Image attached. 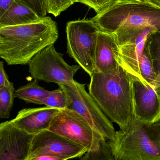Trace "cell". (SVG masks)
<instances>
[{
    "mask_svg": "<svg viewBox=\"0 0 160 160\" xmlns=\"http://www.w3.org/2000/svg\"><path fill=\"white\" fill-rule=\"evenodd\" d=\"M154 86L156 91L160 95V74L156 78L154 82Z\"/></svg>",
    "mask_w": 160,
    "mask_h": 160,
    "instance_id": "4316f807",
    "label": "cell"
},
{
    "mask_svg": "<svg viewBox=\"0 0 160 160\" xmlns=\"http://www.w3.org/2000/svg\"><path fill=\"white\" fill-rule=\"evenodd\" d=\"M42 18L23 1L14 0L9 8L0 16V28L34 23Z\"/></svg>",
    "mask_w": 160,
    "mask_h": 160,
    "instance_id": "9a60e30c",
    "label": "cell"
},
{
    "mask_svg": "<svg viewBox=\"0 0 160 160\" xmlns=\"http://www.w3.org/2000/svg\"><path fill=\"white\" fill-rule=\"evenodd\" d=\"M27 4L40 18L46 17L47 11V0H21Z\"/></svg>",
    "mask_w": 160,
    "mask_h": 160,
    "instance_id": "603a6c76",
    "label": "cell"
},
{
    "mask_svg": "<svg viewBox=\"0 0 160 160\" xmlns=\"http://www.w3.org/2000/svg\"><path fill=\"white\" fill-rule=\"evenodd\" d=\"M74 3L73 0H47V11L57 17Z\"/></svg>",
    "mask_w": 160,
    "mask_h": 160,
    "instance_id": "44dd1931",
    "label": "cell"
},
{
    "mask_svg": "<svg viewBox=\"0 0 160 160\" xmlns=\"http://www.w3.org/2000/svg\"><path fill=\"white\" fill-rule=\"evenodd\" d=\"M62 53L56 51L54 45L42 50L28 63L29 73L34 79L54 82L76 88L74 75L80 68L70 65L63 58Z\"/></svg>",
    "mask_w": 160,
    "mask_h": 160,
    "instance_id": "8992f818",
    "label": "cell"
},
{
    "mask_svg": "<svg viewBox=\"0 0 160 160\" xmlns=\"http://www.w3.org/2000/svg\"><path fill=\"white\" fill-rule=\"evenodd\" d=\"M135 1H140V2H147V0H135Z\"/></svg>",
    "mask_w": 160,
    "mask_h": 160,
    "instance_id": "f546056e",
    "label": "cell"
},
{
    "mask_svg": "<svg viewBox=\"0 0 160 160\" xmlns=\"http://www.w3.org/2000/svg\"><path fill=\"white\" fill-rule=\"evenodd\" d=\"M50 91L39 86L38 80L34 79L15 90V97L27 103L43 105V102Z\"/></svg>",
    "mask_w": 160,
    "mask_h": 160,
    "instance_id": "2e32d148",
    "label": "cell"
},
{
    "mask_svg": "<svg viewBox=\"0 0 160 160\" xmlns=\"http://www.w3.org/2000/svg\"><path fill=\"white\" fill-rule=\"evenodd\" d=\"M87 149L49 130L34 135L28 160L42 156L67 159L80 158Z\"/></svg>",
    "mask_w": 160,
    "mask_h": 160,
    "instance_id": "30bf717a",
    "label": "cell"
},
{
    "mask_svg": "<svg viewBox=\"0 0 160 160\" xmlns=\"http://www.w3.org/2000/svg\"><path fill=\"white\" fill-rule=\"evenodd\" d=\"M115 0H73L74 3L80 2L94 9L97 14L108 7Z\"/></svg>",
    "mask_w": 160,
    "mask_h": 160,
    "instance_id": "7402d4cb",
    "label": "cell"
},
{
    "mask_svg": "<svg viewBox=\"0 0 160 160\" xmlns=\"http://www.w3.org/2000/svg\"><path fill=\"white\" fill-rule=\"evenodd\" d=\"M8 78L6 73L4 67V62L3 61L0 62V88H2L8 82Z\"/></svg>",
    "mask_w": 160,
    "mask_h": 160,
    "instance_id": "cb8c5ba5",
    "label": "cell"
},
{
    "mask_svg": "<svg viewBox=\"0 0 160 160\" xmlns=\"http://www.w3.org/2000/svg\"><path fill=\"white\" fill-rule=\"evenodd\" d=\"M147 2L160 8V0H147Z\"/></svg>",
    "mask_w": 160,
    "mask_h": 160,
    "instance_id": "83f0119b",
    "label": "cell"
},
{
    "mask_svg": "<svg viewBox=\"0 0 160 160\" xmlns=\"http://www.w3.org/2000/svg\"><path fill=\"white\" fill-rule=\"evenodd\" d=\"M28 160H69L67 159L58 158L50 156H42L36 158H33Z\"/></svg>",
    "mask_w": 160,
    "mask_h": 160,
    "instance_id": "484cf974",
    "label": "cell"
},
{
    "mask_svg": "<svg viewBox=\"0 0 160 160\" xmlns=\"http://www.w3.org/2000/svg\"><path fill=\"white\" fill-rule=\"evenodd\" d=\"M90 78L87 85L90 95L120 129L126 128L134 117L130 75L119 66L108 72L95 71Z\"/></svg>",
    "mask_w": 160,
    "mask_h": 160,
    "instance_id": "7a4b0ae2",
    "label": "cell"
},
{
    "mask_svg": "<svg viewBox=\"0 0 160 160\" xmlns=\"http://www.w3.org/2000/svg\"><path fill=\"white\" fill-rule=\"evenodd\" d=\"M99 32L91 19L71 21L66 27L67 52L90 77L95 70Z\"/></svg>",
    "mask_w": 160,
    "mask_h": 160,
    "instance_id": "5b68a950",
    "label": "cell"
},
{
    "mask_svg": "<svg viewBox=\"0 0 160 160\" xmlns=\"http://www.w3.org/2000/svg\"><path fill=\"white\" fill-rule=\"evenodd\" d=\"M145 48L150 57L157 78L160 74V32L155 31L147 36Z\"/></svg>",
    "mask_w": 160,
    "mask_h": 160,
    "instance_id": "e0dca14e",
    "label": "cell"
},
{
    "mask_svg": "<svg viewBox=\"0 0 160 160\" xmlns=\"http://www.w3.org/2000/svg\"><path fill=\"white\" fill-rule=\"evenodd\" d=\"M117 49L113 34L99 31L95 54V71L108 72L119 66L116 59Z\"/></svg>",
    "mask_w": 160,
    "mask_h": 160,
    "instance_id": "5bb4252c",
    "label": "cell"
},
{
    "mask_svg": "<svg viewBox=\"0 0 160 160\" xmlns=\"http://www.w3.org/2000/svg\"><path fill=\"white\" fill-rule=\"evenodd\" d=\"M15 88L12 82L8 81L0 88V117L8 118L12 109L15 97Z\"/></svg>",
    "mask_w": 160,
    "mask_h": 160,
    "instance_id": "ac0fdd59",
    "label": "cell"
},
{
    "mask_svg": "<svg viewBox=\"0 0 160 160\" xmlns=\"http://www.w3.org/2000/svg\"><path fill=\"white\" fill-rule=\"evenodd\" d=\"M34 135L12 124L10 121L0 124V160H27Z\"/></svg>",
    "mask_w": 160,
    "mask_h": 160,
    "instance_id": "7c38bea8",
    "label": "cell"
},
{
    "mask_svg": "<svg viewBox=\"0 0 160 160\" xmlns=\"http://www.w3.org/2000/svg\"><path fill=\"white\" fill-rule=\"evenodd\" d=\"M91 20L99 31L108 33L120 29L146 27L160 32V8L147 2L115 0Z\"/></svg>",
    "mask_w": 160,
    "mask_h": 160,
    "instance_id": "277c9868",
    "label": "cell"
},
{
    "mask_svg": "<svg viewBox=\"0 0 160 160\" xmlns=\"http://www.w3.org/2000/svg\"><path fill=\"white\" fill-rule=\"evenodd\" d=\"M59 37L57 23L50 17L37 22L0 28V57L9 65H24Z\"/></svg>",
    "mask_w": 160,
    "mask_h": 160,
    "instance_id": "6da1fadb",
    "label": "cell"
},
{
    "mask_svg": "<svg viewBox=\"0 0 160 160\" xmlns=\"http://www.w3.org/2000/svg\"><path fill=\"white\" fill-rule=\"evenodd\" d=\"M95 160H116L112 156H111L109 157H106V158H102L100 159H97Z\"/></svg>",
    "mask_w": 160,
    "mask_h": 160,
    "instance_id": "f1b7e54d",
    "label": "cell"
},
{
    "mask_svg": "<svg viewBox=\"0 0 160 160\" xmlns=\"http://www.w3.org/2000/svg\"><path fill=\"white\" fill-rule=\"evenodd\" d=\"M76 88L59 85L68 95L71 104L68 109L80 114L107 141L114 138L116 131L112 122L105 115L89 92L85 90V84L76 81Z\"/></svg>",
    "mask_w": 160,
    "mask_h": 160,
    "instance_id": "ba28073f",
    "label": "cell"
},
{
    "mask_svg": "<svg viewBox=\"0 0 160 160\" xmlns=\"http://www.w3.org/2000/svg\"><path fill=\"white\" fill-rule=\"evenodd\" d=\"M59 112V109L46 106L25 108L20 111L16 118L10 121L18 128L34 135L48 130L53 119Z\"/></svg>",
    "mask_w": 160,
    "mask_h": 160,
    "instance_id": "4fadbf2b",
    "label": "cell"
},
{
    "mask_svg": "<svg viewBox=\"0 0 160 160\" xmlns=\"http://www.w3.org/2000/svg\"><path fill=\"white\" fill-rule=\"evenodd\" d=\"M156 31L150 27L120 29L113 33L117 44L116 59L129 74L139 79V66L147 36Z\"/></svg>",
    "mask_w": 160,
    "mask_h": 160,
    "instance_id": "9c48e42d",
    "label": "cell"
},
{
    "mask_svg": "<svg viewBox=\"0 0 160 160\" xmlns=\"http://www.w3.org/2000/svg\"><path fill=\"white\" fill-rule=\"evenodd\" d=\"M14 0H0V16L4 14L12 4Z\"/></svg>",
    "mask_w": 160,
    "mask_h": 160,
    "instance_id": "d4e9b609",
    "label": "cell"
},
{
    "mask_svg": "<svg viewBox=\"0 0 160 160\" xmlns=\"http://www.w3.org/2000/svg\"><path fill=\"white\" fill-rule=\"evenodd\" d=\"M139 79L150 85L154 86L156 75L150 57L144 48L139 66Z\"/></svg>",
    "mask_w": 160,
    "mask_h": 160,
    "instance_id": "ffe728a7",
    "label": "cell"
},
{
    "mask_svg": "<svg viewBox=\"0 0 160 160\" xmlns=\"http://www.w3.org/2000/svg\"><path fill=\"white\" fill-rule=\"evenodd\" d=\"M71 100L65 91L59 87L57 89L50 91L43 102V105L59 110L68 109Z\"/></svg>",
    "mask_w": 160,
    "mask_h": 160,
    "instance_id": "d6986e66",
    "label": "cell"
},
{
    "mask_svg": "<svg viewBox=\"0 0 160 160\" xmlns=\"http://www.w3.org/2000/svg\"><path fill=\"white\" fill-rule=\"evenodd\" d=\"M116 160H160V121L144 123L133 117L128 126L107 141Z\"/></svg>",
    "mask_w": 160,
    "mask_h": 160,
    "instance_id": "3957f363",
    "label": "cell"
},
{
    "mask_svg": "<svg viewBox=\"0 0 160 160\" xmlns=\"http://www.w3.org/2000/svg\"><path fill=\"white\" fill-rule=\"evenodd\" d=\"M130 76L132 81L134 117L147 124L159 122L160 95L154 86Z\"/></svg>",
    "mask_w": 160,
    "mask_h": 160,
    "instance_id": "8fae6325",
    "label": "cell"
},
{
    "mask_svg": "<svg viewBox=\"0 0 160 160\" xmlns=\"http://www.w3.org/2000/svg\"><path fill=\"white\" fill-rule=\"evenodd\" d=\"M48 130L85 148L87 152L98 151L106 140L81 115L69 109L60 110Z\"/></svg>",
    "mask_w": 160,
    "mask_h": 160,
    "instance_id": "52a82bcc",
    "label": "cell"
}]
</instances>
